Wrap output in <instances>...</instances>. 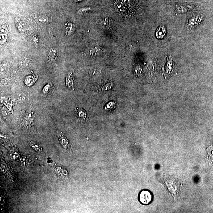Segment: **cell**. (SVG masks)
Instances as JSON below:
<instances>
[{
    "instance_id": "8992f818",
    "label": "cell",
    "mask_w": 213,
    "mask_h": 213,
    "mask_svg": "<svg viewBox=\"0 0 213 213\" xmlns=\"http://www.w3.org/2000/svg\"><path fill=\"white\" fill-rule=\"evenodd\" d=\"M76 111L79 117L84 120H87L86 113L83 109H79L77 107L76 109Z\"/></svg>"
},
{
    "instance_id": "277c9868",
    "label": "cell",
    "mask_w": 213,
    "mask_h": 213,
    "mask_svg": "<svg viewBox=\"0 0 213 213\" xmlns=\"http://www.w3.org/2000/svg\"><path fill=\"white\" fill-rule=\"evenodd\" d=\"M166 34V30L164 25L160 26L158 28L156 33V36L158 39H162Z\"/></svg>"
},
{
    "instance_id": "8fae6325",
    "label": "cell",
    "mask_w": 213,
    "mask_h": 213,
    "mask_svg": "<svg viewBox=\"0 0 213 213\" xmlns=\"http://www.w3.org/2000/svg\"><path fill=\"white\" fill-rule=\"evenodd\" d=\"M47 17H43V16H42L40 17H39L38 18V21L39 22H40V23H45L47 22Z\"/></svg>"
},
{
    "instance_id": "7a4b0ae2",
    "label": "cell",
    "mask_w": 213,
    "mask_h": 213,
    "mask_svg": "<svg viewBox=\"0 0 213 213\" xmlns=\"http://www.w3.org/2000/svg\"><path fill=\"white\" fill-rule=\"evenodd\" d=\"M138 199L141 204L148 205L153 201V194L152 192L148 189H142L138 194Z\"/></svg>"
},
{
    "instance_id": "30bf717a",
    "label": "cell",
    "mask_w": 213,
    "mask_h": 213,
    "mask_svg": "<svg viewBox=\"0 0 213 213\" xmlns=\"http://www.w3.org/2000/svg\"><path fill=\"white\" fill-rule=\"evenodd\" d=\"M116 106V104L115 103H114V102H111L110 103L108 104H107L106 105V108H105V109H106V110H113L114 108V107H115V106Z\"/></svg>"
},
{
    "instance_id": "4fadbf2b",
    "label": "cell",
    "mask_w": 213,
    "mask_h": 213,
    "mask_svg": "<svg viewBox=\"0 0 213 213\" xmlns=\"http://www.w3.org/2000/svg\"><path fill=\"white\" fill-rule=\"evenodd\" d=\"M76 2H79V1H83V0H74Z\"/></svg>"
},
{
    "instance_id": "5b68a950",
    "label": "cell",
    "mask_w": 213,
    "mask_h": 213,
    "mask_svg": "<svg viewBox=\"0 0 213 213\" xmlns=\"http://www.w3.org/2000/svg\"><path fill=\"white\" fill-rule=\"evenodd\" d=\"M37 77L34 76H27L25 80V83L28 86H31L36 81Z\"/></svg>"
},
{
    "instance_id": "7c38bea8",
    "label": "cell",
    "mask_w": 213,
    "mask_h": 213,
    "mask_svg": "<svg viewBox=\"0 0 213 213\" xmlns=\"http://www.w3.org/2000/svg\"><path fill=\"white\" fill-rule=\"evenodd\" d=\"M32 41L33 43L36 46H38V43H39V39H38L37 37L36 36H32Z\"/></svg>"
},
{
    "instance_id": "6da1fadb",
    "label": "cell",
    "mask_w": 213,
    "mask_h": 213,
    "mask_svg": "<svg viewBox=\"0 0 213 213\" xmlns=\"http://www.w3.org/2000/svg\"><path fill=\"white\" fill-rule=\"evenodd\" d=\"M114 7L118 12L124 16H131L138 7V0H116Z\"/></svg>"
},
{
    "instance_id": "52a82bcc",
    "label": "cell",
    "mask_w": 213,
    "mask_h": 213,
    "mask_svg": "<svg viewBox=\"0 0 213 213\" xmlns=\"http://www.w3.org/2000/svg\"><path fill=\"white\" fill-rule=\"evenodd\" d=\"M48 57L50 60H56L57 55H56V50L55 49L51 48L49 52Z\"/></svg>"
},
{
    "instance_id": "3957f363",
    "label": "cell",
    "mask_w": 213,
    "mask_h": 213,
    "mask_svg": "<svg viewBox=\"0 0 213 213\" xmlns=\"http://www.w3.org/2000/svg\"><path fill=\"white\" fill-rule=\"evenodd\" d=\"M58 137L59 142L63 148L66 150L69 149V142L66 138L63 135L62 133L59 134Z\"/></svg>"
},
{
    "instance_id": "9c48e42d",
    "label": "cell",
    "mask_w": 213,
    "mask_h": 213,
    "mask_svg": "<svg viewBox=\"0 0 213 213\" xmlns=\"http://www.w3.org/2000/svg\"><path fill=\"white\" fill-rule=\"evenodd\" d=\"M51 90V86L50 84L48 83L43 88V92L44 94H48Z\"/></svg>"
},
{
    "instance_id": "ba28073f",
    "label": "cell",
    "mask_w": 213,
    "mask_h": 213,
    "mask_svg": "<svg viewBox=\"0 0 213 213\" xmlns=\"http://www.w3.org/2000/svg\"><path fill=\"white\" fill-rule=\"evenodd\" d=\"M71 75H67V77L66 78V84L67 86L69 88H71L72 87V84H73V81L72 80V77Z\"/></svg>"
}]
</instances>
